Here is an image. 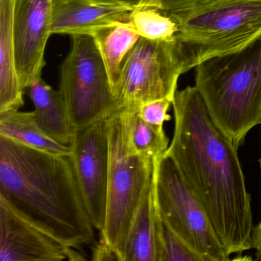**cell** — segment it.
I'll return each instance as SVG.
<instances>
[{"instance_id": "4", "label": "cell", "mask_w": 261, "mask_h": 261, "mask_svg": "<svg viewBox=\"0 0 261 261\" xmlns=\"http://www.w3.org/2000/svg\"><path fill=\"white\" fill-rule=\"evenodd\" d=\"M169 15L178 25L186 71L261 33V0H195Z\"/></svg>"}, {"instance_id": "18", "label": "cell", "mask_w": 261, "mask_h": 261, "mask_svg": "<svg viewBox=\"0 0 261 261\" xmlns=\"http://www.w3.org/2000/svg\"><path fill=\"white\" fill-rule=\"evenodd\" d=\"M137 109L138 107L121 109L128 147L132 153L145 155L155 161L167 151L169 138L163 127L143 121L139 117Z\"/></svg>"}, {"instance_id": "11", "label": "cell", "mask_w": 261, "mask_h": 261, "mask_svg": "<svg viewBox=\"0 0 261 261\" xmlns=\"http://www.w3.org/2000/svg\"><path fill=\"white\" fill-rule=\"evenodd\" d=\"M53 0H16L13 20L16 70L21 86L42 76L51 33Z\"/></svg>"}, {"instance_id": "8", "label": "cell", "mask_w": 261, "mask_h": 261, "mask_svg": "<svg viewBox=\"0 0 261 261\" xmlns=\"http://www.w3.org/2000/svg\"><path fill=\"white\" fill-rule=\"evenodd\" d=\"M186 72V58L178 41L140 37L122 65L115 91L119 111L161 99L172 102L178 79Z\"/></svg>"}, {"instance_id": "2", "label": "cell", "mask_w": 261, "mask_h": 261, "mask_svg": "<svg viewBox=\"0 0 261 261\" xmlns=\"http://www.w3.org/2000/svg\"><path fill=\"white\" fill-rule=\"evenodd\" d=\"M0 196L73 248L97 244L71 153L0 136Z\"/></svg>"}, {"instance_id": "22", "label": "cell", "mask_w": 261, "mask_h": 261, "mask_svg": "<svg viewBox=\"0 0 261 261\" xmlns=\"http://www.w3.org/2000/svg\"><path fill=\"white\" fill-rule=\"evenodd\" d=\"M131 6L134 9L154 8L168 14L175 13L195 0H110Z\"/></svg>"}, {"instance_id": "24", "label": "cell", "mask_w": 261, "mask_h": 261, "mask_svg": "<svg viewBox=\"0 0 261 261\" xmlns=\"http://www.w3.org/2000/svg\"><path fill=\"white\" fill-rule=\"evenodd\" d=\"M251 241L252 248L256 250V259H261V221L252 229Z\"/></svg>"}, {"instance_id": "16", "label": "cell", "mask_w": 261, "mask_h": 261, "mask_svg": "<svg viewBox=\"0 0 261 261\" xmlns=\"http://www.w3.org/2000/svg\"><path fill=\"white\" fill-rule=\"evenodd\" d=\"M155 217L156 206L152 183L129 227L125 241L123 261H158Z\"/></svg>"}, {"instance_id": "3", "label": "cell", "mask_w": 261, "mask_h": 261, "mask_svg": "<svg viewBox=\"0 0 261 261\" xmlns=\"http://www.w3.org/2000/svg\"><path fill=\"white\" fill-rule=\"evenodd\" d=\"M195 87L215 124L239 147L261 123V33L195 67Z\"/></svg>"}, {"instance_id": "7", "label": "cell", "mask_w": 261, "mask_h": 261, "mask_svg": "<svg viewBox=\"0 0 261 261\" xmlns=\"http://www.w3.org/2000/svg\"><path fill=\"white\" fill-rule=\"evenodd\" d=\"M153 189L163 221L202 261L230 259L204 206L166 154L155 161Z\"/></svg>"}, {"instance_id": "5", "label": "cell", "mask_w": 261, "mask_h": 261, "mask_svg": "<svg viewBox=\"0 0 261 261\" xmlns=\"http://www.w3.org/2000/svg\"><path fill=\"white\" fill-rule=\"evenodd\" d=\"M109 174L106 220L100 239L123 261L125 241L136 213L153 183L155 161L132 153L126 143L121 110L106 120Z\"/></svg>"}, {"instance_id": "20", "label": "cell", "mask_w": 261, "mask_h": 261, "mask_svg": "<svg viewBox=\"0 0 261 261\" xmlns=\"http://www.w3.org/2000/svg\"><path fill=\"white\" fill-rule=\"evenodd\" d=\"M155 224L158 261H202L201 258L163 221L158 209Z\"/></svg>"}, {"instance_id": "15", "label": "cell", "mask_w": 261, "mask_h": 261, "mask_svg": "<svg viewBox=\"0 0 261 261\" xmlns=\"http://www.w3.org/2000/svg\"><path fill=\"white\" fill-rule=\"evenodd\" d=\"M88 36L93 38L100 51L115 94L122 65L140 39V35L130 22H116L97 29Z\"/></svg>"}, {"instance_id": "12", "label": "cell", "mask_w": 261, "mask_h": 261, "mask_svg": "<svg viewBox=\"0 0 261 261\" xmlns=\"http://www.w3.org/2000/svg\"><path fill=\"white\" fill-rule=\"evenodd\" d=\"M134 10L108 0H53L51 33L88 36L103 25L129 22Z\"/></svg>"}, {"instance_id": "14", "label": "cell", "mask_w": 261, "mask_h": 261, "mask_svg": "<svg viewBox=\"0 0 261 261\" xmlns=\"http://www.w3.org/2000/svg\"><path fill=\"white\" fill-rule=\"evenodd\" d=\"M16 0H0V113L24 105L23 88L16 70L13 36Z\"/></svg>"}, {"instance_id": "25", "label": "cell", "mask_w": 261, "mask_h": 261, "mask_svg": "<svg viewBox=\"0 0 261 261\" xmlns=\"http://www.w3.org/2000/svg\"><path fill=\"white\" fill-rule=\"evenodd\" d=\"M259 169H260V172H261V158L259 160Z\"/></svg>"}, {"instance_id": "6", "label": "cell", "mask_w": 261, "mask_h": 261, "mask_svg": "<svg viewBox=\"0 0 261 261\" xmlns=\"http://www.w3.org/2000/svg\"><path fill=\"white\" fill-rule=\"evenodd\" d=\"M59 91L74 129L118 112L106 66L91 36H71V48L61 67Z\"/></svg>"}, {"instance_id": "19", "label": "cell", "mask_w": 261, "mask_h": 261, "mask_svg": "<svg viewBox=\"0 0 261 261\" xmlns=\"http://www.w3.org/2000/svg\"><path fill=\"white\" fill-rule=\"evenodd\" d=\"M129 22L140 37L150 40H177L178 27L173 18L154 8L134 9Z\"/></svg>"}, {"instance_id": "23", "label": "cell", "mask_w": 261, "mask_h": 261, "mask_svg": "<svg viewBox=\"0 0 261 261\" xmlns=\"http://www.w3.org/2000/svg\"><path fill=\"white\" fill-rule=\"evenodd\" d=\"M92 259L94 260H117V256L111 247L100 239L99 242H97V244L92 247Z\"/></svg>"}, {"instance_id": "10", "label": "cell", "mask_w": 261, "mask_h": 261, "mask_svg": "<svg viewBox=\"0 0 261 261\" xmlns=\"http://www.w3.org/2000/svg\"><path fill=\"white\" fill-rule=\"evenodd\" d=\"M65 259L80 261L86 257L0 196V261Z\"/></svg>"}, {"instance_id": "17", "label": "cell", "mask_w": 261, "mask_h": 261, "mask_svg": "<svg viewBox=\"0 0 261 261\" xmlns=\"http://www.w3.org/2000/svg\"><path fill=\"white\" fill-rule=\"evenodd\" d=\"M0 136L36 149L56 153H71L70 146L58 143L41 129L34 111L22 112L17 110L0 113Z\"/></svg>"}, {"instance_id": "9", "label": "cell", "mask_w": 261, "mask_h": 261, "mask_svg": "<svg viewBox=\"0 0 261 261\" xmlns=\"http://www.w3.org/2000/svg\"><path fill=\"white\" fill-rule=\"evenodd\" d=\"M71 155L79 186L94 228L103 231L106 220L109 141L106 120L75 129Z\"/></svg>"}, {"instance_id": "21", "label": "cell", "mask_w": 261, "mask_h": 261, "mask_svg": "<svg viewBox=\"0 0 261 261\" xmlns=\"http://www.w3.org/2000/svg\"><path fill=\"white\" fill-rule=\"evenodd\" d=\"M172 102L168 99L152 100L138 107V115L143 121L155 126L163 127L165 122L171 120L168 114Z\"/></svg>"}, {"instance_id": "1", "label": "cell", "mask_w": 261, "mask_h": 261, "mask_svg": "<svg viewBox=\"0 0 261 261\" xmlns=\"http://www.w3.org/2000/svg\"><path fill=\"white\" fill-rule=\"evenodd\" d=\"M166 151L204 206L228 256L252 248L251 196L234 143L215 124L196 87L177 90Z\"/></svg>"}, {"instance_id": "13", "label": "cell", "mask_w": 261, "mask_h": 261, "mask_svg": "<svg viewBox=\"0 0 261 261\" xmlns=\"http://www.w3.org/2000/svg\"><path fill=\"white\" fill-rule=\"evenodd\" d=\"M25 94L34 105L35 116L41 129L58 143L71 146L75 129L70 121L60 91L47 85L41 76L27 85Z\"/></svg>"}]
</instances>
